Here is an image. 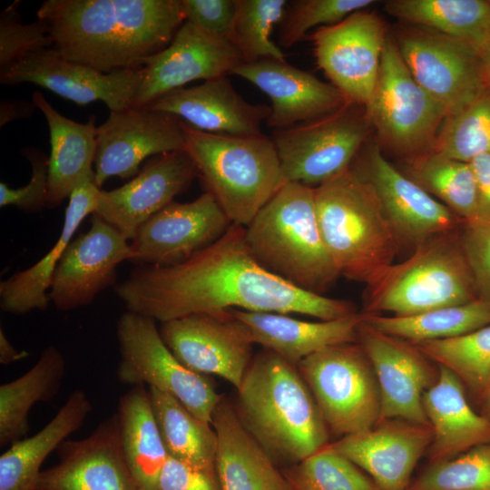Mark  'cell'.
Listing matches in <instances>:
<instances>
[{
  "instance_id": "cell-1",
  "label": "cell",
  "mask_w": 490,
  "mask_h": 490,
  "mask_svg": "<svg viewBox=\"0 0 490 490\" xmlns=\"http://www.w3.org/2000/svg\"><path fill=\"white\" fill-rule=\"evenodd\" d=\"M114 288L127 310L161 323L230 309L300 314L320 320L358 313L350 301L303 290L262 268L247 244L245 228L235 224L187 261L135 266Z\"/></svg>"
},
{
  "instance_id": "cell-2",
  "label": "cell",
  "mask_w": 490,
  "mask_h": 490,
  "mask_svg": "<svg viewBox=\"0 0 490 490\" xmlns=\"http://www.w3.org/2000/svg\"><path fill=\"white\" fill-rule=\"evenodd\" d=\"M36 15L64 58L102 73L143 68L185 22L181 0H46Z\"/></svg>"
},
{
  "instance_id": "cell-3",
  "label": "cell",
  "mask_w": 490,
  "mask_h": 490,
  "mask_svg": "<svg viewBox=\"0 0 490 490\" xmlns=\"http://www.w3.org/2000/svg\"><path fill=\"white\" fill-rule=\"evenodd\" d=\"M237 390L240 422L273 461L292 466L328 445V427L297 366L264 349Z\"/></svg>"
},
{
  "instance_id": "cell-4",
  "label": "cell",
  "mask_w": 490,
  "mask_h": 490,
  "mask_svg": "<svg viewBox=\"0 0 490 490\" xmlns=\"http://www.w3.org/2000/svg\"><path fill=\"white\" fill-rule=\"evenodd\" d=\"M259 264L303 290L324 295L340 277L324 243L315 187L286 181L245 227Z\"/></svg>"
},
{
  "instance_id": "cell-5",
  "label": "cell",
  "mask_w": 490,
  "mask_h": 490,
  "mask_svg": "<svg viewBox=\"0 0 490 490\" xmlns=\"http://www.w3.org/2000/svg\"><path fill=\"white\" fill-rule=\"evenodd\" d=\"M319 230L339 273L371 283L400 251L372 187L350 169L315 187Z\"/></svg>"
},
{
  "instance_id": "cell-6",
  "label": "cell",
  "mask_w": 490,
  "mask_h": 490,
  "mask_svg": "<svg viewBox=\"0 0 490 490\" xmlns=\"http://www.w3.org/2000/svg\"><path fill=\"white\" fill-rule=\"evenodd\" d=\"M184 150L231 224L247 227L287 181L271 138L211 133L181 121Z\"/></svg>"
},
{
  "instance_id": "cell-7",
  "label": "cell",
  "mask_w": 490,
  "mask_h": 490,
  "mask_svg": "<svg viewBox=\"0 0 490 490\" xmlns=\"http://www.w3.org/2000/svg\"><path fill=\"white\" fill-rule=\"evenodd\" d=\"M456 231L427 240L366 285L363 313L410 316L478 299Z\"/></svg>"
},
{
  "instance_id": "cell-8",
  "label": "cell",
  "mask_w": 490,
  "mask_h": 490,
  "mask_svg": "<svg viewBox=\"0 0 490 490\" xmlns=\"http://www.w3.org/2000/svg\"><path fill=\"white\" fill-rule=\"evenodd\" d=\"M297 368L331 432L343 437L379 423L377 380L358 342L325 348Z\"/></svg>"
},
{
  "instance_id": "cell-9",
  "label": "cell",
  "mask_w": 490,
  "mask_h": 490,
  "mask_svg": "<svg viewBox=\"0 0 490 490\" xmlns=\"http://www.w3.org/2000/svg\"><path fill=\"white\" fill-rule=\"evenodd\" d=\"M120 360L116 377L123 385L148 386L180 401L191 414L211 425L222 398L204 375L196 373L172 353L156 320L126 310L116 324Z\"/></svg>"
},
{
  "instance_id": "cell-10",
  "label": "cell",
  "mask_w": 490,
  "mask_h": 490,
  "mask_svg": "<svg viewBox=\"0 0 490 490\" xmlns=\"http://www.w3.org/2000/svg\"><path fill=\"white\" fill-rule=\"evenodd\" d=\"M365 116L389 146L419 156L433 151L447 114L414 79L397 42L387 37Z\"/></svg>"
},
{
  "instance_id": "cell-11",
  "label": "cell",
  "mask_w": 490,
  "mask_h": 490,
  "mask_svg": "<svg viewBox=\"0 0 490 490\" xmlns=\"http://www.w3.org/2000/svg\"><path fill=\"white\" fill-rule=\"evenodd\" d=\"M357 105L348 102L319 118L273 131L287 181L317 187L349 169L370 127Z\"/></svg>"
},
{
  "instance_id": "cell-12",
  "label": "cell",
  "mask_w": 490,
  "mask_h": 490,
  "mask_svg": "<svg viewBox=\"0 0 490 490\" xmlns=\"http://www.w3.org/2000/svg\"><path fill=\"white\" fill-rule=\"evenodd\" d=\"M349 169L373 189L400 250L411 251L427 240L458 230L464 221L446 205L398 171L375 144Z\"/></svg>"
},
{
  "instance_id": "cell-13",
  "label": "cell",
  "mask_w": 490,
  "mask_h": 490,
  "mask_svg": "<svg viewBox=\"0 0 490 490\" xmlns=\"http://www.w3.org/2000/svg\"><path fill=\"white\" fill-rule=\"evenodd\" d=\"M397 44L414 79L447 116L489 88L480 50L470 44L431 30L407 34Z\"/></svg>"
},
{
  "instance_id": "cell-14",
  "label": "cell",
  "mask_w": 490,
  "mask_h": 490,
  "mask_svg": "<svg viewBox=\"0 0 490 490\" xmlns=\"http://www.w3.org/2000/svg\"><path fill=\"white\" fill-rule=\"evenodd\" d=\"M316 64L350 103L366 106L373 93L387 40L381 20L366 9L319 26L308 35Z\"/></svg>"
},
{
  "instance_id": "cell-15",
  "label": "cell",
  "mask_w": 490,
  "mask_h": 490,
  "mask_svg": "<svg viewBox=\"0 0 490 490\" xmlns=\"http://www.w3.org/2000/svg\"><path fill=\"white\" fill-rule=\"evenodd\" d=\"M231 222L208 191L190 202L172 201L148 219L130 241L135 266L168 267L213 244Z\"/></svg>"
},
{
  "instance_id": "cell-16",
  "label": "cell",
  "mask_w": 490,
  "mask_h": 490,
  "mask_svg": "<svg viewBox=\"0 0 490 490\" xmlns=\"http://www.w3.org/2000/svg\"><path fill=\"white\" fill-rule=\"evenodd\" d=\"M94 181L98 188L113 176L129 179L150 156L184 150L181 120L149 107L110 112L97 127Z\"/></svg>"
},
{
  "instance_id": "cell-17",
  "label": "cell",
  "mask_w": 490,
  "mask_h": 490,
  "mask_svg": "<svg viewBox=\"0 0 490 490\" xmlns=\"http://www.w3.org/2000/svg\"><path fill=\"white\" fill-rule=\"evenodd\" d=\"M161 336L191 370L223 377L239 388L251 362L253 342L229 310L197 313L162 322Z\"/></svg>"
},
{
  "instance_id": "cell-18",
  "label": "cell",
  "mask_w": 490,
  "mask_h": 490,
  "mask_svg": "<svg viewBox=\"0 0 490 490\" xmlns=\"http://www.w3.org/2000/svg\"><path fill=\"white\" fill-rule=\"evenodd\" d=\"M142 68L102 73L64 58L54 47L28 54L0 70V83H31L79 105L103 102L110 112L132 105Z\"/></svg>"
},
{
  "instance_id": "cell-19",
  "label": "cell",
  "mask_w": 490,
  "mask_h": 490,
  "mask_svg": "<svg viewBox=\"0 0 490 490\" xmlns=\"http://www.w3.org/2000/svg\"><path fill=\"white\" fill-rule=\"evenodd\" d=\"M242 63L240 53L228 39L210 34L185 21L169 45L145 61L142 79L131 106L146 107L196 80L230 75Z\"/></svg>"
},
{
  "instance_id": "cell-20",
  "label": "cell",
  "mask_w": 490,
  "mask_h": 490,
  "mask_svg": "<svg viewBox=\"0 0 490 490\" xmlns=\"http://www.w3.org/2000/svg\"><path fill=\"white\" fill-rule=\"evenodd\" d=\"M131 258L130 240L92 214L88 230L71 241L54 272L50 303L60 311L91 304L103 290L116 286L117 267Z\"/></svg>"
},
{
  "instance_id": "cell-21",
  "label": "cell",
  "mask_w": 490,
  "mask_h": 490,
  "mask_svg": "<svg viewBox=\"0 0 490 490\" xmlns=\"http://www.w3.org/2000/svg\"><path fill=\"white\" fill-rule=\"evenodd\" d=\"M358 342L367 353L377 380L379 422L401 419L429 426L422 397L438 375L430 359L412 343L377 331L364 319L358 328Z\"/></svg>"
},
{
  "instance_id": "cell-22",
  "label": "cell",
  "mask_w": 490,
  "mask_h": 490,
  "mask_svg": "<svg viewBox=\"0 0 490 490\" xmlns=\"http://www.w3.org/2000/svg\"><path fill=\"white\" fill-rule=\"evenodd\" d=\"M58 461L41 470L33 490H139L122 449L116 413L86 437L65 439Z\"/></svg>"
},
{
  "instance_id": "cell-23",
  "label": "cell",
  "mask_w": 490,
  "mask_h": 490,
  "mask_svg": "<svg viewBox=\"0 0 490 490\" xmlns=\"http://www.w3.org/2000/svg\"><path fill=\"white\" fill-rule=\"evenodd\" d=\"M196 178L199 172L185 150L154 156L124 185L100 190L94 214L131 241L148 219L186 191Z\"/></svg>"
},
{
  "instance_id": "cell-24",
  "label": "cell",
  "mask_w": 490,
  "mask_h": 490,
  "mask_svg": "<svg viewBox=\"0 0 490 490\" xmlns=\"http://www.w3.org/2000/svg\"><path fill=\"white\" fill-rule=\"evenodd\" d=\"M431 441L430 426L387 419L329 446L368 473L380 490H407L411 474Z\"/></svg>"
},
{
  "instance_id": "cell-25",
  "label": "cell",
  "mask_w": 490,
  "mask_h": 490,
  "mask_svg": "<svg viewBox=\"0 0 490 490\" xmlns=\"http://www.w3.org/2000/svg\"><path fill=\"white\" fill-rule=\"evenodd\" d=\"M231 74L247 80L268 95L271 103L266 123L274 130L319 118L348 103L333 84L288 64L286 60L242 63Z\"/></svg>"
},
{
  "instance_id": "cell-26",
  "label": "cell",
  "mask_w": 490,
  "mask_h": 490,
  "mask_svg": "<svg viewBox=\"0 0 490 490\" xmlns=\"http://www.w3.org/2000/svg\"><path fill=\"white\" fill-rule=\"evenodd\" d=\"M172 114L200 131L231 136H258L270 105L246 101L227 76L172 91L148 106Z\"/></svg>"
},
{
  "instance_id": "cell-27",
  "label": "cell",
  "mask_w": 490,
  "mask_h": 490,
  "mask_svg": "<svg viewBox=\"0 0 490 490\" xmlns=\"http://www.w3.org/2000/svg\"><path fill=\"white\" fill-rule=\"evenodd\" d=\"M259 344L297 366L307 357L330 346L358 342L363 313L320 321H307L289 314L230 309Z\"/></svg>"
},
{
  "instance_id": "cell-28",
  "label": "cell",
  "mask_w": 490,
  "mask_h": 490,
  "mask_svg": "<svg viewBox=\"0 0 490 490\" xmlns=\"http://www.w3.org/2000/svg\"><path fill=\"white\" fill-rule=\"evenodd\" d=\"M422 403L432 430L428 453L434 463L490 443V419L473 410L463 382L449 368L438 365L436 380Z\"/></svg>"
},
{
  "instance_id": "cell-29",
  "label": "cell",
  "mask_w": 490,
  "mask_h": 490,
  "mask_svg": "<svg viewBox=\"0 0 490 490\" xmlns=\"http://www.w3.org/2000/svg\"><path fill=\"white\" fill-rule=\"evenodd\" d=\"M216 475L220 490H291L283 472L247 431L235 408L221 398L213 411Z\"/></svg>"
},
{
  "instance_id": "cell-30",
  "label": "cell",
  "mask_w": 490,
  "mask_h": 490,
  "mask_svg": "<svg viewBox=\"0 0 490 490\" xmlns=\"http://www.w3.org/2000/svg\"><path fill=\"white\" fill-rule=\"evenodd\" d=\"M100 188L94 178L79 184L72 192L62 230L49 251L31 267L0 282V308L13 315L45 310L54 272L83 220L95 212Z\"/></svg>"
},
{
  "instance_id": "cell-31",
  "label": "cell",
  "mask_w": 490,
  "mask_h": 490,
  "mask_svg": "<svg viewBox=\"0 0 490 490\" xmlns=\"http://www.w3.org/2000/svg\"><path fill=\"white\" fill-rule=\"evenodd\" d=\"M32 101L43 113L49 129L46 208L53 209L70 198L79 184L95 177L93 169L97 148L95 117L91 115L84 123L66 118L38 91L32 94Z\"/></svg>"
},
{
  "instance_id": "cell-32",
  "label": "cell",
  "mask_w": 490,
  "mask_h": 490,
  "mask_svg": "<svg viewBox=\"0 0 490 490\" xmlns=\"http://www.w3.org/2000/svg\"><path fill=\"white\" fill-rule=\"evenodd\" d=\"M92 409L86 393L74 389L40 431L10 445L0 456V490H33L44 461L81 428Z\"/></svg>"
},
{
  "instance_id": "cell-33",
  "label": "cell",
  "mask_w": 490,
  "mask_h": 490,
  "mask_svg": "<svg viewBox=\"0 0 490 490\" xmlns=\"http://www.w3.org/2000/svg\"><path fill=\"white\" fill-rule=\"evenodd\" d=\"M115 413L125 459L139 490H155L169 456L154 417L148 388L132 387L119 398Z\"/></svg>"
},
{
  "instance_id": "cell-34",
  "label": "cell",
  "mask_w": 490,
  "mask_h": 490,
  "mask_svg": "<svg viewBox=\"0 0 490 490\" xmlns=\"http://www.w3.org/2000/svg\"><path fill=\"white\" fill-rule=\"evenodd\" d=\"M66 372L62 352L49 345L35 364L19 377L0 386V446L24 438L29 430L28 415L38 402L53 399Z\"/></svg>"
},
{
  "instance_id": "cell-35",
  "label": "cell",
  "mask_w": 490,
  "mask_h": 490,
  "mask_svg": "<svg viewBox=\"0 0 490 490\" xmlns=\"http://www.w3.org/2000/svg\"><path fill=\"white\" fill-rule=\"evenodd\" d=\"M167 454L194 469L216 474L217 435L173 397L148 388Z\"/></svg>"
},
{
  "instance_id": "cell-36",
  "label": "cell",
  "mask_w": 490,
  "mask_h": 490,
  "mask_svg": "<svg viewBox=\"0 0 490 490\" xmlns=\"http://www.w3.org/2000/svg\"><path fill=\"white\" fill-rule=\"evenodd\" d=\"M389 15L470 44L479 50L489 42L490 1L391 0Z\"/></svg>"
},
{
  "instance_id": "cell-37",
  "label": "cell",
  "mask_w": 490,
  "mask_h": 490,
  "mask_svg": "<svg viewBox=\"0 0 490 490\" xmlns=\"http://www.w3.org/2000/svg\"><path fill=\"white\" fill-rule=\"evenodd\" d=\"M363 317L374 329L416 343L460 337L490 324V303L478 298L410 316L363 313Z\"/></svg>"
},
{
  "instance_id": "cell-38",
  "label": "cell",
  "mask_w": 490,
  "mask_h": 490,
  "mask_svg": "<svg viewBox=\"0 0 490 490\" xmlns=\"http://www.w3.org/2000/svg\"><path fill=\"white\" fill-rule=\"evenodd\" d=\"M409 174L464 223L477 221L476 186L469 162L430 152L413 160Z\"/></svg>"
},
{
  "instance_id": "cell-39",
  "label": "cell",
  "mask_w": 490,
  "mask_h": 490,
  "mask_svg": "<svg viewBox=\"0 0 490 490\" xmlns=\"http://www.w3.org/2000/svg\"><path fill=\"white\" fill-rule=\"evenodd\" d=\"M412 344L452 370L478 397L490 388V324L460 337Z\"/></svg>"
},
{
  "instance_id": "cell-40",
  "label": "cell",
  "mask_w": 490,
  "mask_h": 490,
  "mask_svg": "<svg viewBox=\"0 0 490 490\" xmlns=\"http://www.w3.org/2000/svg\"><path fill=\"white\" fill-rule=\"evenodd\" d=\"M286 0H235L236 9L229 41L243 63L264 59L285 61V54L270 34L284 15Z\"/></svg>"
},
{
  "instance_id": "cell-41",
  "label": "cell",
  "mask_w": 490,
  "mask_h": 490,
  "mask_svg": "<svg viewBox=\"0 0 490 490\" xmlns=\"http://www.w3.org/2000/svg\"><path fill=\"white\" fill-rule=\"evenodd\" d=\"M432 152L465 162L490 152V88L464 109L446 117Z\"/></svg>"
},
{
  "instance_id": "cell-42",
  "label": "cell",
  "mask_w": 490,
  "mask_h": 490,
  "mask_svg": "<svg viewBox=\"0 0 490 490\" xmlns=\"http://www.w3.org/2000/svg\"><path fill=\"white\" fill-rule=\"evenodd\" d=\"M282 472L291 490H380L329 444Z\"/></svg>"
},
{
  "instance_id": "cell-43",
  "label": "cell",
  "mask_w": 490,
  "mask_h": 490,
  "mask_svg": "<svg viewBox=\"0 0 490 490\" xmlns=\"http://www.w3.org/2000/svg\"><path fill=\"white\" fill-rule=\"evenodd\" d=\"M407 490H490L488 444L435 462Z\"/></svg>"
},
{
  "instance_id": "cell-44",
  "label": "cell",
  "mask_w": 490,
  "mask_h": 490,
  "mask_svg": "<svg viewBox=\"0 0 490 490\" xmlns=\"http://www.w3.org/2000/svg\"><path fill=\"white\" fill-rule=\"evenodd\" d=\"M375 3L373 0L289 1L279 24V43L281 47L289 48L308 37L312 28L335 24Z\"/></svg>"
},
{
  "instance_id": "cell-45",
  "label": "cell",
  "mask_w": 490,
  "mask_h": 490,
  "mask_svg": "<svg viewBox=\"0 0 490 490\" xmlns=\"http://www.w3.org/2000/svg\"><path fill=\"white\" fill-rule=\"evenodd\" d=\"M15 1L0 15V70L25 56L53 47L49 25L42 19L24 24Z\"/></svg>"
},
{
  "instance_id": "cell-46",
  "label": "cell",
  "mask_w": 490,
  "mask_h": 490,
  "mask_svg": "<svg viewBox=\"0 0 490 490\" xmlns=\"http://www.w3.org/2000/svg\"><path fill=\"white\" fill-rule=\"evenodd\" d=\"M22 153L31 165V178L24 187L14 189L0 182V206H15L18 210L31 213L46 208L48 193L49 157L40 149L25 147Z\"/></svg>"
},
{
  "instance_id": "cell-47",
  "label": "cell",
  "mask_w": 490,
  "mask_h": 490,
  "mask_svg": "<svg viewBox=\"0 0 490 490\" xmlns=\"http://www.w3.org/2000/svg\"><path fill=\"white\" fill-rule=\"evenodd\" d=\"M459 237L477 296L490 303V222L464 223Z\"/></svg>"
},
{
  "instance_id": "cell-48",
  "label": "cell",
  "mask_w": 490,
  "mask_h": 490,
  "mask_svg": "<svg viewBox=\"0 0 490 490\" xmlns=\"http://www.w3.org/2000/svg\"><path fill=\"white\" fill-rule=\"evenodd\" d=\"M185 21L199 29L229 40L235 15V0H181Z\"/></svg>"
},
{
  "instance_id": "cell-49",
  "label": "cell",
  "mask_w": 490,
  "mask_h": 490,
  "mask_svg": "<svg viewBox=\"0 0 490 490\" xmlns=\"http://www.w3.org/2000/svg\"><path fill=\"white\" fill-rule=\"evenodd\" d=\"M155 490H220L216 474L194 469L168 457Z\"/></svg>"
},
{
  "instance_id": "cell-50",
  "label": "cell",
  "mask_w": 490,
  "mask_h": 490,
  "mask_svg": "<svg viewBox=\"0 0 490 490\" xmlns=\"http://www.w3.org/2000/svg\"><path fill=\"white\" fill-rule=\"evenodd\" d=\"M477 194V221L490 222V152L477 155L469 162Z\"/></svg>"
},
{
  "instance_id": "cell-51",
  "label": "cell",
  "mask_w": 490,
  "mask_h": 490,
  "mask_svg": "<svg viewBox=\"0 0 490 490\" xmlns=\"http://www.w3.org/2000/svg\"><path fill=\"white\" fill-rule=\"evenodd\" d=\"M36 105L34 102L22 99L2 100L0 103V126L8 122L30 118Z\"/></svg>"
},
{
  "instance_id": "cell-52",
  "label": "cell",
  "mask_w": 490,
  "mask_h": 490,
  "mask_svg": "<svg viewBox=\"0 0 490 490\" xmlns=\"http://www.w3.org/2000/svg\"><path fill=\"white\" fill-rule=\"evenodd\" d=\"M29 356L25 350L17 349L8 339L3 328H0V363L9 365Z\"/></svg>"
},
{
  "instance_id": "cell-53",
  "label": "cell",
  "mask_w": 490,
  "mask_h": 490,
  "mask_svg": "<svg viewBox=\"0 0 490 490\" xmlns=\"http://www.w3.org/2000/svg\"><path fill=\"white\" fill-rule=\"evenodd\" d=\"M480 55H481L486 81L490 88V42L486 43L481 48Z\"/></svg>"
},
{
  "instance_id": "cell-54",
  "label": "cell",
  "mask_w": 490,
  "mask_h": 490,
  "mask_svg": "<svg viewBox=\"0 0 490 490\" xmlns=\"http://www.w3.org/2000/svg\"><path fill=\"white\" fill-rule=\"evenodd\" d=\"M479 398L484 410V416L490 419V388L482 394Z\"/></svg>"
},
{
  "instance_id": "cell-55",
  "label": "cell",
  "mask_w": 490,
  "mask_h": 490,
  "mask_svg": "<svg viewBox=\"0 0 490 490\" xmlns=\"http://www.w3.org/2000/svg\"><path fill=\"white\" fill-rule=\"evenodd\" d=\"M489 42H490V31H489Z\"/></svg>"
},
{
  "instance_id": "cell-56",
  "label": "cell",
  "mask_w": 490,
  "mask_h": 490,
  "mask_svg": "<svg viewBox=\"0 0 490 490\" xmlns=\"http://www.w3.org/2000/svg\"><path fill=\"white\" fill-rule=\"evenodd\" d=\"M488 446H489V448H490V443H488Z\"/></svg>"
}]
</instances>
